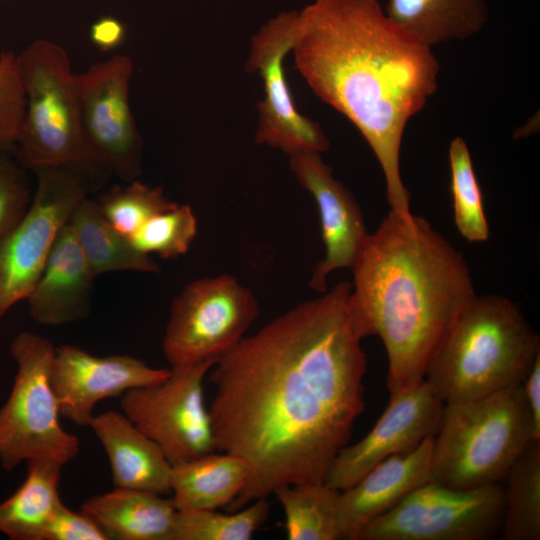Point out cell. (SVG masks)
Wrapping results in <instances>:
<instances>
[{
    "label": "cell",
    "instance_id": "obj_1",
    "mask_svg": "<svg viewBox=\"0 0 540 540\" xmlns=\"http://www.w3.org/2000/svg\"><path fill=\"white\" fill-rule=\"evenodd\" d=\"M352 285L271 320L218 358L209 414L216 450L243 458L237 511L284 485L323 482L365 408L366 355L349 306Z\"/></svg>",
    "mask_w": 540,
    "mask_h": 540
},
{
    "label": "cell",
    "instance_id": "obj_2",
    "mask_svg": "<svg viewBox=\"0 0 540 540\" xmlns=\"http://www.w3.org/2000/svg\"><path fill=\"white\" fill-rule=\"evenodd\" d=\"M297 13L296 69L359 130L382 169L390 211L410 218L401 144L408 121L437 88L436 57L379 0H314Z\"/></svg>",
    "mask_w": 540,
    "mask_h": 540
},
{
    "label": "cell",
    "instance_id": "obj_3",
    "mask_svg": "<svg viewBox=\"0 0 540 540\" xmlns=\"http://www.w3.org/2000/svg\"><path fill=\"white\" fill-rule=\"evenodd\" d=\"M351 270V315L362 338L378 336L385 347L389 394L421 383L477 295L464 255L426 219L389 211Z\"/></svg>",
    "mask_w": 540,
    "mask_h": 540
},
{
    "label": "cell",
    "instance_id": "obj_4",
    "mask_svg": "<svg viewBox=\"0 0 540 540\" xmlns=\"http://www.w3.org/2000/svg\"><path fill=\"white\" fill-rule=\"evenodd\" d=\"M539 355L540 337L518 304L501 295H476L445 336L424 380L444 404L467 401L521 385Z\"/></svg>",
    "mask_w": 540,
    "mask_h": 540
},
{
    "label": "cell",
    "instance_id": "obj_5",
    "mask_svg": "<svg viewBox=\"0 0 540 540\" xmlns=\"http://www.w3.org/2000/svg\"><path fill=\"white\" fill-rule=\"evenodd\" d=\"M530 440L521 385L446 403L433 437L430 481L460 490L499 484Z\"/></svg>",
    "mask_w": 540,
    "mask_h": 540
},
{
    "label": "cell",
    "instance_id": "obj_6",
    "mask_svg": "<svg viewBox=\"0 0 540 540\" xmlns=\"http://www.w3.org/2000/svg\"><path fill=\"white\" fill-rule=\"evenodd\" d=\"M26 108L14 157L24 168L72 164L98 187L103 181L85 149L80 125L77 74L68 52L37 39L17 54Z\"/></svg>",
    "mask_w": 540,
    "mask_h": 540
},
{
    "label": "cell",
    "instance_id": "obj_7",
    "mask_svg": "<svg viewBox=\"0 0 540 540\" xmlns=\"http://www.w3.org/2000/svg\"><path fill=\"white\" fill-rule=\"evenodd\" d=\"M10 353L17 363L13 388L0 409V464L6 471L30 459L65 465L79 452L78 437L62 428L50 382L55 347L47 338L21 332Z\"/></svg>",
    "mask_w": 540,
    "mask_h": 540
},
{
    "label": "cell",
    "instance_id": "obj_8",
    "mask_svg": "<svg viewBox=\"0 0 540 540\" xmlns=\"http://www.w3.org/2000/svg\"><path fill=\"white\" fill-rule=\"evenodd\" d=\"M36 187L17 224L0 238V319L37 283L51 249L76 206L96 187L72 164L31 170Z\"/></svg>",
    "mask_w": 540,
    "mask_h": 540
},
{
    "label": "cell",
    "instance_id": "obj_9",
    "mask_svg": "<svg viewBox=\"0 0 540 540\" xmlns=\"http://www.w3.org/2000/svg\"><path fill=\"white\" fill-rule=\"evenodd\" d=\"M258 314L254 294L234 276L193 280L171 304L163 354L171 367L217 360L245 336Z\"/></svg>",
    "mask_w": 540,
    "mask_h": 540
},
{
    "label": "cell",
    "instance_id": "obj_10",
    "mask_svg": "<svg viewBox=\"0 0 540 540\" xmlns=\"http://www.w3.org/2000/svg\"><path fill=\"white\" fill-rule=\"evenodd\" d=\"M133 71L129 56L115 54L77 74L82 138L103 181L128 183L142 172V138L130 105Z\"/></svg>",
    "mask_w": 540,
    "mask_h": 540
},
{
    "label": "cell",
    "instance_id": "obj_11",
    "mask_svg": "<svg viewBox=\"0 0 540 540\" xmlns=\"http://www.w3.org/2000/svg\"><path fill=\"white\" fill-rule=\"evenodd\" d=\"M500 484L454 489L428 481L369 523L358 540H483L501 529Z\"/></svg>",
    "mask_w": 540,
    "mask_h": 540
},
{
    "label": "cell",
    "instance_id": "obj_12",
    "mask_svg": "<svg viewBox=\"0 0 540 540\" xmlns=\"http://www.w3.org/2000/svg\"><path fill=\"white\" fill-rule=\"evenodd\" d=\"M217 360L171 367L163 381L122 394L123 414L171 465L216 451L203 382Z\"/></svg>",
    "mask_w": 540,
    "mask_h": 540
},
{
    "label": "cell",
    "instance_id": "obj_13",
    "mask_svg": "<svg viewBox=\"0 0 540 540\" xmlns=\"http://www.w3.org/2000/svg\"><path fill=\"white\" fill-rule=\"evenodd\" d=\"M297 11H284L268 20L253 36L246 68L262 78L255 140L289 156L322 153L329 140L316 122L296 108L283 68L297 31Z\"/></svg>",
    "mask_w": 540,
    "mask_h": 540
},
{
    "label": "cell",
    "instance_id": "obj_14",
    "mask_svg": "<svg viewBox=\"0 0 540 540\" xmlns=\"http://www.w3.org/2000/svg\"><path fill=\"white\" fill-rule=\"evenodd\" d=\"M443 408L444 402L425 380L390 395L387 408L366 436L336 454L323 482L343 491L387 458L414 450L435 436Z\"/></svg>",
    "mask_w": 540,
    "mask_h": 540
},
{
    "label": "cell",
    "instance_id": "obj_15",
    "mask_svg": "<svg viewBox=\"0 0 540 540\" xmlns=\"http://www.w3.org/2000/svg\"><path fill=\"white\" fill-rule=\"evenodd\" d=\"M170 369L148 366L131 355L98 357L73 345L55 347L50 382L60 416L89 426L95 405L126 391L157 384Z\"/></svg>",
    "mask_w": 540,
    "mask_h": 540
},
{
    "label": "cell",
    "instance_id": "obj_16",
    "mask_svg": "<svg viewBox=\"0 0 540 540\" xmlns=\"http://www.w3.org/2000/svg\"><path fill=\"white\" fill-rule=\"evenodd\" d=\"M290 168L317 205L325 255L314 267L309 287L323 293L332 272L352 268L369 233L359 204L350 190L333 176L321 153L293 154Z\"/></svg>",
    "mask_w": 540,
    "mask_h": 540
},
{
    "label": "cell",
    "instance_id": "obj_17",
    "mask_svg": "<svg viewBox=\"0 0 540 540\" xmlns=\"http://www.w3.org/2000/svg\"><path fill=\"white\" fill-rule=\"evenodd\" d=\"M433 437L414 450L382 461L354 485L339 492L338 540H358L363 529L408 494L430 481Z\"/></svg>",
    "mask_w": 540,
    "mask_h": 540
},
{
    "label": "cell",
    "instance_id": "obj_18",
    "mask_svg": "<svg viewBox=\"0 0 540 540\" xmlns=\"http://www.w3.org/2000/svg\"><path fill=\"white\" fill-rule=\"evenodd\" d=\"M95 277L67 223L26 299L31 317L46 325H60L86 317Z\"/></svg>",
    "mask_w": 540,
    "mask_h": 540
},
{
    "label": "cell",
    "instance_id": "obj_19",
    "mask_svg": "<svg viewBox=\"0 0 540 540\" xmlns=\"http://www.w3.org/2000/svg\"><path fill=\"white\" fill-rule=\"evenodd\" d=\"M89 427L107 454L115 487L171 493L172 465L123 413L110 410L94 415Z\"/></svg>",
    "mask_w": 540,
    "mask_h": 540
},
{
    "label": "cell",
    "instance_id": "obj_20",
    "mask_svg": "<svg viewBox=\"0 0 540 540\" xmlns=\"http://www.w3.org/2000/svg\"><path fill=\"white\" fill-rule=\"evenodd\" d=\"M157 493L115 487L83 502L110 539L171 540L177 510L171 498Z\"/></svg>",
    "mask_w": 540,
    "mask_h": 540
},
{
    "label": "cell",
    "instance_id": "obj_21",
    "mask_svg": "<svg viewBox=\"0 0 540 540\" xmlns=\"http://www.w3.org/2000/svg\"><path fill=\"white\" fill-rule=\"evenodd\" d=\"M250 477L247 462L214 452L172 465L171 500L177 511L216 510L230 504Z\"/></svg>",
    "mask_w": 540,
    "mask_h": 540
},
{
    "label": "cell",
    "instance_id": "obj_22",
    "mask_svg": "<svg viewBox=\"0 0 540 540\" xmlns=\"http://www.w3.org/2000/svg\"><path fill=\"white\" fill-rule=\"evenodd\" d=\"M385 13L430 48L467 39L488 21L484 0H388Z\"/></svg>",
    "mask_w": 540,
    "mask_h": 540
},
{
    "label": "cell",
    "instance_id": "obj_23",
    "mask_svg": "<svg viewBox=\"0 0 540 540\" xmlns=\"http://www.w3.org/2000/svg\"><path fill=\"white\" fill-rule=\"evenodd\" d=\"M21 486L0 503V533L12 540H42L46 526L62 502V466L46 459H30Z\"/></svg>",
    "mask_w": 540,
    "mask_h": 540
},
{
    "label": "cell",
    "instance_id": "obj_24",
    "mask_svg": "<svg viewBox=\"0 0 540 540\" xmlns=\"http://www.w3.org/2000/svg\"><path fill=\"white\" fill-rule=\"evenodd\" d=\"M68 224L95 276L113 271L155 273L160 266L117 231L89 196L72 212Z\"/></svg>",
    "mask_w": 540,
    "mask_h": 540
},
{
    "label": "cell",
    "instance_id": "obj_25",
    "mask_svg": "<svg viewBox=\"0 0 540 540\" xmlns=\"http://www.w3.org/2000/svg\"><path fill=\"white\" fill-rule=\"evenodd\" d=\"M502 539H540V440H530L505 478Z\"/></svg>",
    "mask_w": 540,
    "mask_h": 540
},
{
    "label": "cell",
    "instance_id": "obj_26",
    "mask_svg": "<svg viewBox=\"0 0 540 540\" xmlns=\"http://www.w3.org/2000/svg\"><path fill=\"white\" fill-rule=\"evenodd\" d=\"M339 492L324 482L277 488L273 494L284 511L287 539L338 540L336 509Z\"/></svg>",
    "mask_w": 540,
    "mask_h": 540
},
{
    "label": "cell",
    "instance_id": "obj_27",
    "mask_svg": "<svg viewBox=\"0 0 540 540\" xmlns=\"http://www.w3.org/2000/svg\"><path fill=\"white\" fill-rule=\"evenodd\" d=\"M269 513L267 497L231 514L216 510L177 511L171 540H249Z\"/></svg>",
    "mask_w": 540,
    "mask_h": 540
},
{
    "label": "cell",
    "instance_id": "obj_28",
    "mask_svg": "<svg viewBox=\"0 0 540 540\" xmlns=\"http://www.w3.org/2000/svg\"><path fill=\"white\" fill-rule=\"evenodd\" d=\"M448 153L455 226L467 241L485 242L489 239L490 230L482 191L465 140L454 138Z\"/></svg>",
    "mask_w": 540,
    "mask_h": 540
},
{
    "label": "cell",
    "instance_id": "obj_29",
    "mask_svg": "<svg viewBox=\"0 0 540 540\" xmlns=\"http://www.w3.org/2000/svg\"><path fill=\"white\" fill-rule=\"evenodd\" d=\"M94 200L108 222L129 239L149 219L178 204L168 199L161 187L137 179L124 186L113 185Z\"/></svg>",
    "mask_w": 540,
    "mask_h": 540
},
{
    "label": "cell",
    "instance_id": "obj_30",
    "mask_svg": "<svg viewBox=\"0 0 540 540\" xmlns=\"http://www.w3.org/2000/svg\"><path fill=\"white\" fill-rule=\"evenodd\" d=\"M196 233L197 220L192 208L177 204L149 219L130 240L142 253L170 259L185 254Z\"/></svg>",
    "mask_w": 540,
    "mask_h": 540
},
{
    "label": "cell",
    "instance_id": "obj_31",
    "mask_svg": "<svg viewBox=\"0 0 540 540\" xmlns=\"http://www.w3.org/2000/svg\"><path fill=\"white\" fill-rule=\"evenodd\" d=\"M26 100L17 54L0 53V152L15 155L25 116Z\"/></svg>",
    "mask_w": 540,
    "mask_h": 540
},
{
    "label": "cell",
    "instance_id": "obj_32",
    "mask_svg": "<svg viewBox=\"0 0 540 540\" xmlns=\"http://www.w3.org/2000/svg\"><path fill=\"white\" fill-rule=\"evenodd\" d=\"M13 157L0 152V238L22 218L32 198L27 169Z\"/></svg>",
    "mask_w": 540,
    "mask_h": 540
},
{
    "label": "cell",
    "instance_id": "obj_33",
    "mask_svg": "<svg viewBox=\"0 0 540 540\" xmlns=\"http://www.w3.org/2000/svg\"><path fill=\"white\" fill-rule=\"evenodd\" d=\"M109 535L87 513L75 512L62 502L54 511L42 540H108Z\"/></svg>",
    "mask_w": 540,
    "mask_h": 540
},
{
    "label": "cell",
    "instance_id": "obj_34",
    "mask_svg": "<svg viewBox=\"0 0 540 540\" xmlns=\"http://www.w3.org/2000/svg\"><path fill=\"white\" fill-rule=\"evenodd\" d=\"M521 386L531 418V438L540 440V355L535 359Z\"/></svg>",
    "mask_w": 540,
    "mask_h": 540
},
{
    "label": "cell",
    "instance_id": "obj_35",
    "mask_svg": "<svg viewBox=\"0 0 540 540\" xmlns=\"http://www.w3.org/2000/svg\"><path fill=\"white\" fill-rule=\"evenodd\" d=\"M125 28L116 19L106 17L94 23L90 30L92 43L102 51L116 49L123 42Z\"/></svg>",
    "mask_w": 540,
    "mask_h": 540
},
{
    "label": "cell",
    "instance_id": "obj_36",
    "mask_svg": "<svg viewBox=\"0 0 540 540\" xmlns=\"http://www.w3.org/2000/svg\"><path fill=\"white\" fill-rule=\"evenodd\" d=\"M4 1H8V0H0V3H1V2H4Z\"/></svg>",
    "mask_w": 540,
    "mask_h": 540
}]
</instances>
